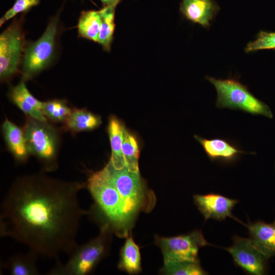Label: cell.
Returning a JSON list of instances; mask_svg holds the SVG:
<instances>
[{"label":"cell","instance_id":"cell-24","mask_svg":"<svg viewBox=\"0 0 275 275\" xmlns=\"http://www.w3.org/2000/svg\"><path fill=\"white\" fill-rule=\"evenodd\" d=\"M42 111L47 120L53 122L64 123L72 109L63 99H53L43 102Z\"/></svg>","mask_w":275,"mask_h":275},{"label":"cell","instance_id":"cell-22","mask_svg":"<svg viewBox=\"0 0 275 275\" xmlns=\"http://www.w3.org/2000/svg\"><path fill=\"white\" fill-rule=\"evenodd\" d=\"M119 3L104 6L99 10L101 16V24L99 35L98 43L106 51H110L113 41L115 28V10Z\"/></svg>","mask_w":275,"mask_h":275},{"label":"cell","instance_id":"cell-25","mask_svg":"<svg viewBox=\"0 0 275 275\" xmlns=\"http://www.w3.org/2000/svg\"><path fill=\"white\" fill-rule=\"evenodd\" d=\"M160 272L170 275H204L208 273L201 267L200 261L178 262L164 264Z\"/></svg>","mask_w":275,"mask_h":275},{"label":"cell","instance_id":"cell-21","mask_svg":"<svg viewBox=\"0 0 275 275\" xmlns=\"http://www.w3.org/2000/svg\"><path fill=\"white\" fill-rule=\"evenodd\" d=\"M101 21L99 10L82 11L77 24L79 36L98 43Z\"/></svg>","mask_w":275,"mask_h":275},{"label":"cell","instance_id":"cell-6","mask_svg":"<svg viewBox=\"0 0 275 275\" xmlns=\"http://www.w3.org/2000/svg\"><path fill=\"white\" fill-rule=\"evenodd\" d=\"M106 165L115 185L134 218L139 212H149L153 209L156 203L155 196L147 186L140 172L130 171L125 167L115 169L109 161Z\"/></svg>","mask_w":275,"mask_h":275},{"label":"cell","instance_id":"cell-18","mask_svg":"<svg viewBox=\"0 0 275 275\" xmlns=\"http://www.w3.org/2000/svg\"><path fill=\"white\" fill-rule=\"evenodd\" d=\"M100 116L85 108H74L64 122V129L72 133L91 131L101 124Z\"/></svg>","mask_w":275,"mask_h":275},{"label":"cell","instance_id":"cell-7","mask_svg":"<svg viewBox=\"0 0 275 275\" xmlns=\"http://www.w3.org/2000/svg\"><path fill=\"white\" fill-rule=\"evenodd\" d=\"M58 15L52 18L36 41L25 46L21 59L23 80L33 78L46 68L53 60L58 32Z\"/></svg>","mask_w":275,"mask_h":275},{"label":"cell","instance_id":"cell-17","mask_svg":"<svg viewBox=\"0 0 275 275\" xmlns=\"http://www.w3.org/2000/svg\"><path fill=\"white\" fill-rule=\"evenodd\" d=\"M125 129L124 124L117 117L114 115L109 117L107 130L112 150L109 162L117 170H121L125 167L122 151Z\"/></svg>","mask_w":275,"mask_h":275},{"label":"cell","instance_id":"cell-2","mask_svg":"<svg viewBox=\"0 0 275 275\" xmlns=\"http://www.w3.org/2000/svg\"><path fill=\"white\" fill-rule=\"evenodd\" d=\"M86 186L95 202L93 210H97L104 219L102 225H108L118 236L127 237L134 218L115 185L106 165L89 176Z\"/></svg>","mask_w":275,"mask_h":275},{"label":"cell","instance_id":"cell-12","mask_svg":"<svg viewBox=\"0 0 275 275\" xmlns=\"http://www.w3.org/2000/svg\"><path fill=\"white\" fill-rule=\"evenodd\" d=\"M194 137L212 161L231 163L235 162L240 154L248 153L225 139H208L197 135H195Z\"/></svg>","mask_w":275,"mask_h":275},{"label":"cell","instance_id":"cell-10","mask_svg":"<svg viewBox=\"0 0 275 275\" xmlns=\"http://www.w3.org/2000/svg\"><path fill=\"white\" fill-rule=\"evenodd\" d=\"M232 239V245L225 249L231 254L235 264L248 274H264L267 269L268 259L256 248L250 238L235 235Z\"/></svg>","mask_w":275,"mask_h":275},{"label":"cell","instance_id":"cell-11","mask_svg":"<svg viewBox=\"0 0 275 275\" xmlns=\"http://www.w3.org/2000/svg\"><path fill=\"white\" fill-rule=\"evenodd\" d=\"M193 198L195 204L205 221L209 219L223 221L228 217L236 219L232 211L239 202L238 200L216 193L195 195Z\"/></svg>","mask_w":275,"mask_h":275},{"label":"cell","instance_id":"cell-5","mask_svg":"<svg viewBox=\"0 0 275 275\" xmlns=\"http://www.w3.org/2000/svg\"><path fill=\"white\" fill-rule=\"evenodd\" d=\"M23 130L30 154L39 159L45 172L55 171L60 142L57 129L48 121L27 117Z\"/></svg>","mask_w":275,"mask_h":275},{"label":"cell","instance_id":"cell-28","mask_svg":"<svg viewBox=\"0 0 275 275\" xmlns=\"http://www.w3.org/2000/svg\"><path fill=\"white\" fill-rule=\"evenodd\" d=\"M104 6L112 5L116 3H119L121 0H100Z\"/></svg>","mask_w":275,"mask_h":275},{"label":"cell","instance_id":"cell-9","mask_svg":"<svg viewBox=\"0 0 275 275\" xmlns=\"http://www.w3.org/2000/svg\"><path fill=\"white\" fill-rule=\"evenodd\" d=\"M20 19H15L0 35V77L6 80L18 70L25 47Z\"/></svg>","mask_w":275,"mask_h":275},{"label":"cell","instance_id":"cell-1","mask_svg":"<svg viewBox=\"0 0 275 275\" xmlns=\"http://www.w3.org/2000/svg\"><path fill=\"white\" fill-rule=\"evenodd\" d=\"M86 183L65 181L43 172L24 175L12 183L2 203L0 233L38 255L59 260L78 246L82 217L90 212L78 200Z\"/></svg>","mask_w":275,"mask_h":275},{"label":"cell","instance_id":"cell-27","mask_svg":"<svg viewBox=\"0 0 275 275\" xmlns=\"http://www.w3.org/2000/svg\"><path fill=\"white\" fill-rule=\"evenodd\" d=\"M39 3L40 0H15L13 6L1 18L0 26L17 14L26 12Z\"/></svg>","mask_w":275,"mask_h":275},{"label":"cell","instance_id":"cell-4","mask_svg":"<svg viewBox=\"0 0 275 275\" xmlns=\"http://www.w3.org/2000/svg\"><path fill=\"white\" fill-rule=\"evenodd\" d=\"M206 78L215 87L217 92L216 106L218 108L240 110L253 115H262L271 119L273 114L270 107L256 97L247 86L234 78Z\"/></svg>","mask_w":275,"mask_h":275},{"label":"cell","instance_id":"cell-19","mask_svg":"<svg viewBox=\"0 0 275 275\" xmlns=\"http://www.w3.org/2000/svg\"><path fill=\"white\" fill-rule=\"evenodd\" d=\"M38 256L31 250L27 253L17 254L10 257L4 266L12 275H39L37 265Z\"/></svg>","mask_w":275,"mask_h":275},{"label":"cell","instance_id":"cell-16","mask_svg":"<svg viewBox=\"0 0 275 275\" xmlns=\"http://www.w3.org/2000/svg\"><path fill=\"white\" fill-rule=\"evenodd\" d=\"M2 129L6 145L14 158L18 162L25 161L30 153L23 129L6 118Z\"/></svg>","mask_w":275,"mask_h":275},{"label":"cell","instance_id":"cell-8","mask_svg":"<svg viewBox=\"0 0 275 275\" xmlns=\"http://www.w3.org/2000/svg\"><path fill=\"white\" fill-rule=\"evenodd\" d=\"M155 243L161 249L164 264L199 261V249L209 244L201 230H194L187 234L170 237L156 236Z\"/></svg>","mask_w":275,"mask_h":275},{"label":"cell","instance_id":"cell-20","mask_svg":"<svg viewBox=\"0 0 275 275\" xmlns=\"http://www.w3.org/2000/svg\"><path fill=\"white\" fill-rule=\"evenodd\" d=\"M120 253L118 268L129 274H137L142 270L141 256L139 246L131 235L126 237Z\"/></svg>","mask_w":275,"mask_h":275},{"label":"cell","instance_id":"cell-23","mask_svg":"<svg viewBox=\"0 0 275 275\" xmlns=\"http://www.w3.org/2000/svg\"><path fill=\"white\" fill-rule=\"evenodd\" d=\"M122 151L125 168L131 172H140V149L137 138L126 128L123 134Z\"/></svg>","mask_w":275,"mask_h":275},{"label":"cell","instance_id":"cell-13","mask_svg":"<svg viewBox=\"0 0 275 275\" xmlns=\"http://www.w3.org/2000/svg\"><path fill=\"white\" fill-rule=\"evenodd\" d=\"M180 9L187 19L208 28L219 7L213 0H182Z\"/></svg>","mask_w":275,"mask_h":275},{"label":"cell","instance_id":"cell-26","mask_svg":"<svg viewBox=\"0 0 275 275\" xmlns=\"http://www.w3.org/2000/svg\"><path fill=\"white\" fill-rule=\"evenodd\" d=\"M275 49V32L261 31L257 38L250 42L246 46L245 52H250L262 49Z\"/></svg>","mask_w":275,"mask_h":275},{"label":"cell","instance_id":"cell-3","mask_svg":"<svg viewBox=\"0 0 275 275\" xmlns=\"http://www.w3.org/2000/svg\"><path fill=\"white\" fill-rule=\"evenodd\" d=\"M113 232L107 224L102 225L95 238L78 245L65 264L60 260L48 272L49 275H86L95 269L107 253Z\"/></svg>","mask_w":275,"mask_h":275},{"label":"cell","instance_id":"cell-15","mask_svg":"<svg viewBox=\"0 0 275 275\" xmlns=\"http://www.w3.org/2000/svg\"><path fill=\"white\" fill-rule=\"evenodd\" d=\"M253 244L268 259L275 256V221L269 224L258 221L244 224Z\"/></svg>","mask_w":275,"mask_h":275},{"label":"cell","instance_id":"cell-14","mask_svg":"<svg viewBox=\"0 0 275 275\" xmlns=\"http://www.w3.org/2000/svg\"><path fill=\"white\" fill-rule=\"evenodd\" d=\"M10 100L28 117L42 121H48L43 114V102L36 99L28 89L24 80H22L12 87L9 92Z\"/></svg>","mask_w":275,"mask_h":275}]
</instances>
